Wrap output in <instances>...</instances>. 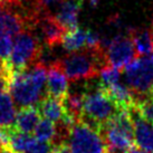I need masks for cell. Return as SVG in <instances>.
Wrapping results in <instances>:
<instances>
[{"label":"cell","instance_id":"1","mask_svg":"<svg viewBox=\"0 0 153 153\" xmlns=\"http://www.w3.org/2000/svg\"><path fill=\"white\" fill-rule=\"evenodd\" d=\"M46 82V66L37 63L26 71L13 72L9 92L13 102L20 107L35 106L45 96Z\"/></svg>","mask_w":153,"mask_h":153},{"label":"cell","instance_id":"24","mask_svg":"<svg viewBox=\"0 0 153 153\" xmlns=\"http://www.w3.org/2000/svg\"><path fill=\"white\" fill-rule=\"evenodd\" d=\"M34 1L42 10H48L49 11V8L51 6L59 4L63 0H34Z\"/></svg>","mask_w":153,"mask_h":153},{"label":"cell","instance_id":"21","mask_svg":"<svg viewBox=\"0 0 153 153\" xmlns=\"http://www.w3.org/2000/svg\"><path fill=\"white\" fill-rule=\"evenodd\" d=\"M100 78H101L100 85L102 86V87H108V86L114 85L116 83H120L121 72H120L119 68L112 67V66H106V67L101 69Z\"/></svg>","mask_w":153,"mask_h":153},{"label":"cell","instance_id":"7","mask_svg":"<svg viewBox=\"0 0 153 153\" xmlns=\"http://www.w3.org/2000/svg\"><path fill=\"white\" fill-rule=\"evenodd\" d=\"M124 78L136 97L149 95L153 88V54L128 63L124 67Z\"/></svg>","mask_w":153,"mask_h":153},{"label":"cell","instance_id":"28","mask_svg":"<svg viewBox=\"0 0 153 153\" xmlns=\"http://www.w3.org/2000/svg\"><path fill=\"white\" fill-rule=\"evenodd\" d=\"M2 9H4V8H2V4H0V13H1V11H2Z\"/></svg>","mask_w":153,"mask_h":153},{"label":"cell","instance_id":"20","mask_svg":"<svg viewBox=\"0 0 153 153\" xmlns=\"http://www.w3.org/2000/svg\"><path fill=\"white\" fill-rule=\"evenodd\" d=\"M133 106L141 115V117H143L146 122L153 124V100L149 95L136 97Z\"/></svg>","mask_w":153,"mask_h":153},{"label":"cell","instance_id":"10","mask_svg":"<svg viewBox=\"0 0 153 153\" xmlns=\"http://www.w3.org/2000/svg\"><path fill=\"white\" fill-rule=\"evenodd\" d=\"M47 95L64 101L68 95V81L58 60H55L47 68Z\"/></svg>","mask_w":153,"mask_h":153},{"label":"cell","instance_id":"3","mask_svg":"<svg viewBox=\"0 0 153 153\" xmlns=\"http://www.w3.org/2000/svg\"><path fill=\"white\" fill-rule=\"evenodd\" d=\"M108 153H126L135 145L134 126L128 110H121L114 117L100 126Z\"/></svg>","mask_w":153,"mask_h":153},{"label":"cell","instance_id":"5","mask_svg":"<svg viewBox=\"0 0 153 153\" xmlns=\"http://www.w3.org/2000/svg\"><path fill=\"white\" fill-rule=\"evenodd\" d=\"M43 49V44L35 36L34 30H25L15 36L7 63L13 72L26 71L38 63Z\"/></svg>","mask_w":153,"mask_h":153},{"label":"cell","instance_id":"23","mask_svg":"<svg viewBox=\"0 0 153 153\" xmlns=\"http://www.w3.org/2000/svg\"><path fill=\"white\" fill-rule=\"evenodd\" d=\"M55 149V146L51 142H44V141L36 140L33 148L29 150L28 153H51Z\"/></svg>","mask_w":153,"mask_h":153},{"label":"cell","instance_id":"22","mask_svg":"<svg viewBox=\"0 0 153 153\" xmlns=\"http://www.w3.org/2000/svg\"><path fill=\"white\" fill-rule=\"evenodd\" d=\"M13 48V40L8 35L0 33V60L8 59L10 51Z\"/></svg>","mask_w":153,"mask_h":153},{"label":"cell","instance_id":"29","mask_svg":"<svg viewBox=\"0 0 153 153\" xmlns=\"http://www.w3.org/2000/svg\"><path fill=\"white\" fill-rule=\"evenodd\" d=\"M51 153H57V152H56V150L54 149V151H53V152H51Z\"/></svg>","mask_w":153,"mask_h":153},{"label":"cell","instance_id":"11","mask_svg":"<svg viewBox=\"0 0 153 153\" xmlns=\"http://www.w3.org/2000/svg\"><path fill=\"white\" fill-rule=\"evenodd\" d=\"M128 112L134 126L135 145L142 150L153 153V124L146 122L143 117H141V115L136 112L133 105L128 108Z\"/></svg>","mask_w":153,"mask_h":153},{"label":"cell","instance_id":"14","mask_svg":"<svg viewBox=\"0 0 153 153\" xmlns=\"http://www.w3.org/2000/svg\"><path fill=\"white\" fill-rule=\"evenodd\" d=\"M39 121H40V113L37 106L20 107L19 112H17L16 115L13 128L18 132L30 134L34 133Z\"/></svg>","mask_w":153,"mask_h":153},{"label":"cell","instance_id":"2","mask_svg":"<svg viewBox=\"0 0 153 153\" xmlns=\"http://www.w3.org/2000/svg\"><path fill=\"white\" fill-rule=\"evenodd\" d=\"M65 75L72 82L88 81L96 77L101 69L108 66L103 48L73 51L58 59Z\"/></svg>","mask_w":153,"mask_h":153},{"label":"cell","instance_id":"26","mask_svg":"<svg viewBox=\"0 0 153 153\" xmlns=\"http://www.w3.org/2000/svg\"><path fill=\"white\" fill-rule=\"evenodd\" d=\"M126 153H150V152L145 151V150H142L141 148H139V146L134 145V146H132L131 149L128 150V151Z\"/></svg>","mask_w":153,"mask_h":153},{"label":"cell","instance_id":"17","mask_svg":"<svg viewBox=\"0 0 153 153\" xmlns=\"http://www.w3.org/2000/svg\"><path fill=\"white\" fill-rule=\"evenodd\" d=\"M16 107L10 93L0 94V128L13 126L16 120Z\"/></svg>","mask_w":153,"mask_h":153},{"label":"cell","instance_id":"16","mask_svg":"<svg viewBox=\"0 0 153 153\" xmlns=\"http://www.w3.org/2000/svg\"><path fill=\"white\" fill-rule=\"evenodd\" d=\"M128 35L131 37L137 56H150L153 54V38L149 29L136 28L130 29Z\"/></svg>","mask_w":153,"mask_h":153},{"label":"cell","instance_id":"6","mask_svg":"<svg viewBox=\"0 0 153 153\" xmlns=\"http://www.w3.org/2000/svg\"><path fill=\"white\" fill-rule=\"evenodd\" d=\"M68 144L73 153H108L98 128L83 120L77 121L72 126L68 134Z\"/></svg>","mask_w":153,"mask_h":153},{"label":"cell","instance_id":"8","mask_svg":"<svg viewBox=\"0 0 153 153\" xmlns=\"http://www.w3.org/2000/svg\"><path fill=\"white\" fill-rule=\"evenodd\" d=\"M104 51L108 66L119 69L125 67L137 57L130 36H114L107 43Z\"/></svg>","mask_w":153,"mask_h":153},{"label":"cell","instance_id":"18","mask_svg":"<svg viewBox=\"0 0 153 153\" xmlns=\"http://www.w3.org/2000/svg\"><path fill=\"white\" fill-rule=\"evenodd\" d=\"M86 34H87V29L79 28V27L71 31H67L63 38L62 46L69 53L82 51L85 48Z\"/></svg>","mask_w":153,"mask_h":153},{"label":"cell","instance_id":"19","mask_svg":"<svg viewBox=\"0 0 153 153\" xmlns=\"http://www.w3.org/2000/svg\"><path fill=\"white\" fill-rule=\"evenodd\" d=\"M35 137L39 141L44 142H55L56 135H57V128L54 122H51L49 120H40L39 123L34 131ZM54 144V143H53Z\"/></svg>","mask_w":153,"mask_h":153},{"label":"cell","instance_id":"4","mask_svg":"<svg viewBox=\"0 0 153 153\" xmlns=\"http://www.w3.org/2000/svg\"><path fill=\"white\" fill-rule=\"evenodd\" d=\"M121 107L113 101L101 85L94 89L84 92L82 120L86 123L100 128L119 113Z\"/></svg>","mask_w":153,"mask_h":153},{"label":"cell","instance_id":"9","mask_svg":"<svg viewBox=\"0 0 153 153\" xmlns=\"http://www.w3.org/2000/svg\"><path fill=\"white\" fill-rule=\"evenodd\" d=\"M33 30H38L44 45L48 48L62 45L63 38L67 33L51 11H45L39 17Z\"/></svg>","mask_w":153,"mask_h":153},{"label":"cell","instance_id":"13","mask_svg":"<svg viewBox=\"0 0 153 153\" xmlns=\"http://www.w3.org/2000/svg\"><path fill=\"white\" fill-rule=\"evenodd\" d=\"M25 30H28V27L22 15L13 9H2L0 13V33L11 37L17 36Z\"/></svg>","mask_w":153,"mask_h":153},{"label":"cell","instance_id":"12","mask_svg":"<svg viewBox=\"0 0 153 153\" xmlns=\"http://www.w3.org/2000/svg\"><path fill=\"white\" fill-rule=\"evenodd\" d=\"M83 1L84 0H63L58 4L54 16L67 31L77 28Z\"/></svg>","mask_w":153,"mask_h":153},{"label":"cell","instance_id":"27","mask_svg":"<svg viewBox=\"0 0 153 153\" xmlns=\"http://www.w3.org/2000/svg\"><path fill=\"white\" fill-rule=\"evenodd\" d=\"M150 33H151V36H152V38H153V20H152V24H151V28H150Z\"/></svg>","mask_w":153,"mask_h":153},{"label":"cell","instance_id":"25","mask_svg":"<svg viewBox=\"0 0 153 153\" xmlns=\"http://www.w3.org/2000/svg\"><path fill=\"white\" fill-rule=\"evenodd\" d=\"M55 150L57 153H73L72 149H71V146H69L67 141L60 142L59 144L55 145Z\"/></svg>","mask_w":153,"mask_h":153},{"label":"cell","instance_id":"15","mask_svg":"<svg viewBox=\"0 0 153 153\" xmlns=\"http://www.w3.org/2000/svg\"><path fill=\"white\" fill-rule=\"evenodd\" d=\"M37 108L40 113V116L56 123L60 122L65 115L63 101L49 95H46L40 100V102L37 104Z\"/></svg>","mask_w":153,"mask_h":153}]
</instances>
